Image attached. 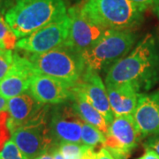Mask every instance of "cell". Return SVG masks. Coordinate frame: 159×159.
<instances>
[{"mask_svg": "<svg viewBox=\"0 0 159 159\" xmlns=\"http://www.w3.org/2000/svg\"><path fill=\"white\" fill-rule=\"evenodd\" d=\"M159 82V45L152 34L140 40L130 53L108 71L105 85L129 83L140 94Z\"/></svg>", "mask_w": 159, "mask_h": 159, "instance_id": "obj_1", "label": "cell"}, {"mask_svg": "<svg viewBox=\"0 0 159 159\" xmlns=\"http://www.w3.org/2000/svg\"><path fill=\"white\" fill-rule=\"evenodd\" d=\"M66 13L65 0H15L5 19L16 37L20 39Z\"/></svg>", "mask_w": 159, "mask_h": 159, "instance_id": "obj_2", "label": "cell"}, {"mask_svg": "<svg viewBox=\"0 0 159 159\" xmlns=\"http://www.w3.org/2000/svg\"><path fill=\"white\" fill-rule=\"evenodd\" d=\"M80 6L92 22L119 31H134L143 21L146 10L130 0H84Z\"/></svg>", "mask_w": 159, "mask_h": 159, "instance_id": "obj_3", "label": "cell"}, {"mask_svg": "<svg viewBox=\"0 0 159 159\" xmlns=\"http://www.w3.org/2000/svg\"><path fill=\"white\" fill-rule=\"evenodd\" d=\"M28 58L38 74L57 80L68 88L76 85L86 70L81 52L66 43L44 53L31 54Z\"/></svg>", "mask_w": 159, "mask_h": 159, "instance_id": "obj_4", "label": "cell"}, {"mask_svg": "<svg viewBox=\"0 0 159 159\" xmlns=\"http://www.w3.org/2000/svg\"><path fill=\"white\" fill-rule=\"evenodd\" d=\"M136 40L137 34L132 30L106 29L95 45L81 53L86 69L97 74L109 71L128 54Z\"/></svg>", "mask_w": 159, "mask_h": 159, "instance_id": "obj_5", "label": "cell"}, {"mask_svg": "<svg viewBox=\"0 0 159 159\" xmlns=\"http://www.w3.org/2000/svg\"><path fill=\"white\" fill-rule=\"evenodd\" d=\"M49 111L50 105H45L34 118L11 133V140L16 144L24 159H34L49 152L52 145Z\"/></svg>", "mask_w": 159, "mask_h": 159, "instance_id": "obj_6", "label": "cell"}, {"mask_svg": "<svg viewBox=\"0 0 159 159\" xmlns=\"http://www.w3.org/2000/svg\"><path fill=\"white\" fill-rule=\"evenodd\" d=\"M70 19L67 13L17 41L15 48L31 54L50 51L64 44L68 38Z\"/></svg>", "mask_w": 159, "mask_h": 159, "instance_id": "obj_7", "label": "cell"}, {"mask_svg": "<svg viewBox=\"0 0 159 159\" xmlns=\"http://www.w3.org/2000/svg\"><path fill=\"white\" fill-rule=\"evenodd\" d=\"M142 135L133 115L114 117L109 125L103 148L108 149L116 159H126L138 146Z\"/></svg>", "mask_w": 159, "mask_h": 159, "instance_id": "obj_8", "label": "cell"}, {"mask_svg": "<svg viewBox=\"0 0 159 159\" xmlns=\"http://www.w3.org/2000/svg\"><path fill=\"white\" fill-rule=\"evenodd\" d=\"M84 121L70 102L55 105L50 112V132L52 145L81 143V128Z\"/></svg>", "mask_w": 159, "mask_h": 159, "instance_id": "obj_9", "label": "cell"}, {"mask_svg": "<svg viewBox=\"0 0 159 159\" xmlns=\"http://www.w3.org/2000/svg\"><path fill=\"white\" fill-rule=\"evenodd\" d=\"M67 15L70 19V28L66 43L81 53L95 45L106 31L86 17L80 6L70 7Z\"/></svg>", "mask_w": 159, "mask_h": 159, "instance_id": "obj_10", "label": "cell"}, {"mask_svg": "<svg viewBox=\"0 0 159 159\" xmlns=\"http://www.w3.org/2000/svg\"><path fill=\"white\" fill-rule=\"evenodd\" d=\"M37 72L28 57L13 53V62L6 75L0 80V96L9 100L29 91Z\"/></svg>", "mask_w": 159, "mask_h": 159, "instance_id": "obj_11", "label": "cell"}, {"mask_svg": "<svg viewBox=\"0 0 159 159\" xmlns=\"http://www.w3.org/2000/svg\"><path fill=\"white\" fill-rule=\"evenodd\" d=\"M29 91L37 102L44 105H57L70 102L74 96L72 88L38 73L34 74Z\"/></svg>", "mask_w": 159, "mask_h": 159, "instance_id": "obj_12", "label": "cell"}, {"mask_svg": "<svg viewBox=\"0 0 159 159\" xmlns=\"http://www.w3.org/2000/svg\"><path fill=\"white\" fill-rule=\"evenodd\" d=\"M80 90L90 102V103L102 114L110 125L114 119L109 102L107 90L99 74L86 69L79 81L74 86Z\"/></svg>", "mask_w": 159, "mask_h": 159, "instance_id": "obj_13", "label": "cell"}, {"mask_svg": "<svg viewBox=\"0 0 159 159\" xmlns=\"http://www.w3.org/2000/svg\"><path fill=\"white\" fill-rule=\"evenodd\" d=\"M142 139L159 134V89L153 93H142L133 113Z\"/></svg>", "mask_w": 159, "mask_h": 159, "instance_id": "obj_14", "label": "cell"}, {"mask_svg": "<svg viewBox=\"0 0 159 159\" xmlns=\"http://www.w3.org/2000/svg\"><path fill=\"white\" fill-rule=\"evenodd\" d=\"M44 106V104L37 102L29 91L9 99V118L6 120L7 129L11 133L17 127L34 118Z\"/></svg>", "mask_w": 159, "mask_h": 159, "instance_id": "obj_15", "label": "cell"}, {"mask_svg": "<svg viewBox=\"0 0 159 159\" xmlns=\"http://www.w3.org/2000/svg\"><path fill=\"white\" fill-rule=\"evenodd\" d=\"M109 102L114 117L133 115L140 93L129 83L106 86Z\"/></svg>", "mask_w": 159, "mask_h": 159, "instance_id": "obj_16", "label": "cell"}, {"mask_svg": "<svg viewBox=\"0 0 159 159\" xmlns=\"http://www.w3.org/2000/svg\"><path fill=\"white\" fill-rule=\"evenodd\" d=\"M72 92L74 96L71 102L73 103V107L75 111L79 114L84 122L97 127L106 135L108 134L110 125L104 117L91 104L90 102L80 91L73 87Z\"/></svg>", "mask_w": 159, "mask_h": 159, "instance_id": "obj_17", "label": "cell"}, {"mask_svg": "<svg viewBox=\"0 0 159 159\" xmlns=\"http://www.w3.org/2000/svg\"><path fill=\"white\" fill-rule=\"evenodd\" d=\"M106 135L97 127L84 122L81 128V144L95 148L98 144H103Z\"/></svg>", "mask_w": 159, "mask_h": 159, "instance_id": "obj_18", "label": "cell"}, {"mask_svg": "<svg viewBox=\"0 0 159 159\" xmlns=\"http://www.w3.org/2000/svg\"><path fill=\"white\" fill-rule=\"evenodd\" d=\"M17 39L15 34L6 21V19L0 14V50L11 51L16 46Z\"/></svg>", "mask_w": 159, "mask_h": 159, "instance_id": "obj_19", "label": "cell"}, {"mask_svg": "<svg viewBox=\"0 0 159 159\" xmlns=\"http://www.w3.org/2000/svg\"><path fill=\"white\" fill-rule=\"evenodd\" d=\"M57 146L66 159H83L89 148L81 143H60Z\"/></svg>", "mask_w": 159, "mask_h": 159, "instance_id": "obj_20", "label": "cell"}, {"mask_svg": "<svg viewBox=\"0 0 159 159\" xmlns=\"http://www.w3.org/2000/svg\"><path fill=\"white\" fill-rule=\"evenodd\" d=\"M0 159H24L21 152L11 140L3 144L0 150Z\"/></svg>", "mask_w": 159, "mask_h": 159, "instance_id": "obj_21", "label": "cell"}, {"mask_svg": "<svg viewBox=\"0 0 159 159\" xmlns=\"http://www.w3.org/2000/svg\"><path fill=\"white\" fill-rule=\"evenodd\" d=\"M13 62V53L9 50H0V80L11 68Z\"/></svg>", "mask_w": 159, "mask_h": 159, "instance_id": "obj_22", "label": "cell"}, {"mask_svg": "<svg viewBox=\"0 0 159 159\" xmlns=\"http://www.w3.org/2000/svg\"><path fill=\"white\" fill-rule=\"evenodd\" d=\"M143 147L153 149L159 156V134L147 137L146 141L143 142Z\"/></svg>", "mask_w": 159, "mask_h": 159, "instance_id": "obj_23", "label": "cell"}, {"mask_svg": "<svg viewBox=\"0 0 159 159\" xmlns=\"http://www.w3.org/2000/svg\"><path fill=\"white\" fill-rule=\"evenodd\" d=\"M6 111H8V100L0 96V126L6 122Z\"/></svg>", "mask_w": 159, "mask_h": 159, "instance_id": "obj_24", "label": "cell"}, {"mask_svg": "<svg viewBox=\"0 0 159 159\" xmlns=\"http://www.w3.org/2000/svg\"><path fill=\"white\" fill-rule=\"evenodd\" d=\"M139 6H141L144 9H147L149 6H159V0H130Z\"/></svg>", "mask_w": 159, "mask_h": 159, "instance_id": "obj_25", "label": "cell"}, {"mask_svg": "<svg viewBox=\"0 0 159 159\" xmlns=\"http://www.w3.org/2000/svg\"><path fill=\"white\" fill-rule=\"evenodd\" d=\"M97 159H116V157L108 149L102 147L97 153Z\"/></svg>", "mask_w": 159, "mask_h": 159, "instance_id": "obj_26", "label": "cell"}, {"mask_svg": "<svg viewBox=\"0 0 159 159\" xmlns=\"http://www.w3.org/2000/svg\"><path fill=\"white\" fill-rule=\"evenodd\" d=\"M136 159H159V156L153 149L148 148H145V152L142 157Z\"/></svg>", "mask_w": 159, "mask_h": 159, "instance_id": "obj_27", "label": "cell"}, {"mask_svg": "<svg viewBox=\"0 0 159 159\" xmlns=\"http://www.w3.org/2000/svg\"><path fill=\"white\" fill-rule=\"evenodd\" d=\"M49 153L52 156L53 159H66L59 151L57 145H51V147L49 149Z\"/></svg>", "mask_w": 159, "mask_h": 159, "instance_id": "obj_28", "label": "cell"}, {"mask_svg": "<svg viewBox=\"0 0 159 159\" xmlns=\"http://www.w3.org/2000/svg\"><path fill=\"white\" fill-rule=\"evenodd\" d=\"M34 159H53V157H52V156H51V154L49 153V152H47V153L43 154V155H42V156H40V157Z\"/></svg>", "mask_w": 159, "mask_h": 159, "instance_id": "obj_29", "label": "cell"}, {"mask_svg": "<svg viewBox=\"0 0 159 159\" xmlns=\"http://www.w3.org/2000/svg\"><path fill=\"white\" fill-rule=\"evenodd\" d=\"M154 11H155V13L157 14V16L159 19V6H156V7L154 8Z\"/></svg>", "mask_w": 159, "mask_h": 159, "instance_id": "obj_30", "label": "cell"}, {"mask_svg": "<svg viewBox=\"0 0 159 159\" xmlns=\"http://www.w3.org/2000/svg\"><path fill=\"white\" fill-rule=\"evenodd\" d=\"M4 6H5V2H4V0H0V12L3 11V9H4Z\"/></svg>", "mask_w": 159, "mask_h": 159, "instance_id": "obj_31", "label": "cell"}]
</instances>
